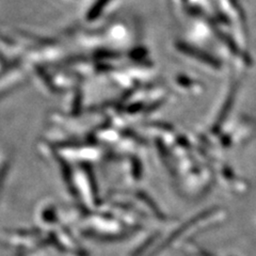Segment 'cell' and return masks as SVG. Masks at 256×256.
I'll return each instance as SVG.
<instances>
[{"instance_id": "obj_1", "label": "cell", "mask_w": 256, "mask_h": 256, "mask_svg": "<svg viewBox=\"0 0 256 256\" xmlns=\"http://www.w3.org/2000/svg\"><path fill=\"white\" fill-rule=\"evenodd\" d=\"M109 0H98V2L94 4V6L92 8V10L90 12V18H94V16L98 15L100 13V11L102 9L104 6L107 4V2Z\"/></svg>"}]
</instances>
